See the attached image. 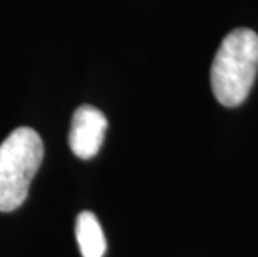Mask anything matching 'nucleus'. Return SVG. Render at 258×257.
Listing matches in <instances>:
<instances>
[{
  "label": "nucleus",
  "mask_w": 258,
  "mask_h": 257,
  "mask_svg": "<svg viewBox=\"0 0 258 257\" xmlns=\"http://www.w3.org/2000/svg\"><path fill=\"white\" fill-rule=\"evenodd\" d=\"M258 72V34L251 29L232 30L222 40L212 62L210 84L225 107H238L248 97Z\"/></svg>",
  "instance_id": "nucleus-1"
},
{
  "label": "nucleus",
  "mask_w": 258,
  "mask_h": 257,
  "mask_svg": "<svg viewBox=\"0 0 258 257\" xmlns=\"http://www.w3.org/2000/svg\"><path fill=\"white\" fill-rule=\"evenodd\" d=\"M43 159V142L34 129L19 127L0 144V212L24 204Z\"/></svg>",
  "instance_id": "nucleus-2"
},
{
  "label": "nucleus",
  "mask_w": 258,
  "mask_h": 257,
  "mask_svg": "<svg viewBox=\"0 0 258 257\" xmlns=\"http://www.w3.org/2000/svg\"><path fill=\"white\" fill-rule=\"evenodd\" d=\"M107 117L92 106L75 109L69 132V145L79 159L89 161L100 150L107 132Z\"/></svg>",
  "instance_id": "nucleus-3"
},
{
  "label": "nucleus",
  "mask_w": 258,
  "mask_h": 257,
  "mask_svg": "<svg viewBox=\"0 0 258 257\" xmlns=\"http://www.w3.org/2000/svg\"><path fill=\"white\" fill-rule=\"evenodd\" d=\"M75 236L82 257H103L107 250V242L100 222L93 212L84 211L77 216Z\"/></svg>",
  "instance_id": "nucleus-4"
}]
</instances>
